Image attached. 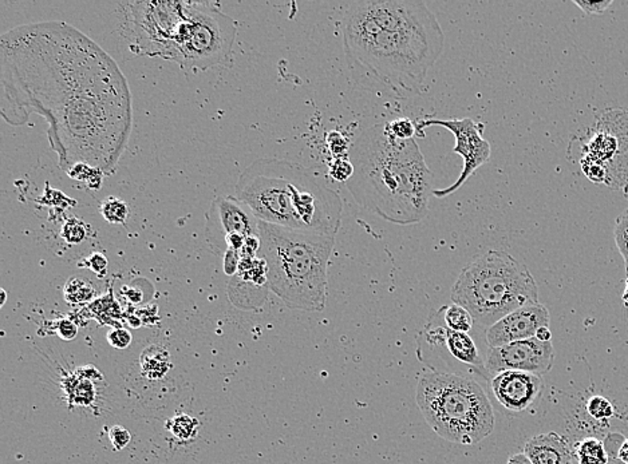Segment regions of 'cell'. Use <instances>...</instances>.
<instances>
[{
  "label": "cell",
  "mask_w": 628,
  "mask_h": 464,
  "mask_svg": "<svg viewBox=\"0 0 628 464\" xmlns=\"http://www.w3.org/2000/svg\"><path fill=\"white\" fill-rule=\"evenodd\" d=\"M3 119L49 123L59 167L111 171L131 131L129 86L106 51L65 22L18 26L0 37Z\"/></svg>",
  "instance_id": "cell-1"
},
{
  "label": "cell",
  "mask_w": 628,
  "mask_h": 464,
  "mask_svg": "<svg viewBox=\"0 0 628 464\" xmlns=\"http://www.w3.org/2000/svg\"><path fill=\"white\" fill-rule=\"evenodd\" d=\"M340 31L356 83L395 98L420 94L444 51L440 22L418 0L355 1L345 12Z\"/></svg>",
  "instance_id": "cell-2"
},
{
  "label": "cell",
  "mask_w": 628,
  "mask_h": 464,
  "mask_svg": "<svg viewBox=\"0 0 628 464\" xmlns=\"http://www.w3.org/2000/svg\"><path fill=\"white\" fill-rule=\"evenodd\" d=\"M349 157L354 175L346 187L361 207L397 225L425 220L433 174L414 138L398 139L379 123L362 131Z\"/></svg>",
  "instance_id": "cell-3"
},
{
  "label": "cell",
  "mask_w": 628,
  "mask_h": 464,
  "mask_svg": "<svg viewBox=\"0 0 628 464\" xmlns=\"http://www.w3.org/2000/svg\"><path fill=\"white\" fill-rule=\"evenodd\" d=\"M235 197L263 223L336 236L343 201L310 167L260 158L239 177Z\"/></svg>",
  "instance_id": "cell-4"
},
{
  "label": "cell",
  "mask_w": 628,
  "mask_h": 464,
  "mask_svg": "<svg viewBox=\"0 0 628 464\" xmlns=\"http://www.w3.org/2000/svg\"><path fill=\"white\" fill-rule=\"evenodd\" d=\"M259 257L267 264L268 288L291 309L326 308L333 234L294 230L259 221Z\"/></svg>",
  "instance_id": "cell-5"
},
{
  "label": "cell",
  "mask_w": 628,
  "mask_h": 464,
  "mask_svg": "<svg viewBox=\"0 0 628 464\" xmlns=\"http://www.w3.org/2000/svg\"><path fill=\"white\" fill-rule=\"evenodd\" d=\"M452 301L488 329L511 312L538 304V288L524 264L506 252L489 250L462 269L452 288Z\"/></svg>",
  "instance_id": "cell-6"
},
{
  "label": "cell",
  "mask_w": 628,
  "mask_h": 464,
  "mask_svg": "<svg viewBox=\"0 0 628 464\" xmlns=\"http://www.w3.org/2000/svg\"><path fill=\"white\" fill-rule=\"evenodd\" d=\"M417 404L430 428L452 443L476 445L495 428L492 403L469 376L438 371L422 375Z\"/></svg>",
  "instance_id": "cell-7"
},
{
  "label": "cell",
  "mask_w": 628,
  "mask_h": 464,
  "mask_svg": "<svg viewBox=\"0 0 628 464\" xmlns=\"http://www.w3.org/2000/svg\"><path fill=\"white\" fill-rule=\"evenodd\" d=\"M236 23L213 3L185 1L172 60L190 70H206L222 63L232 51Z\"/></svg>",
  "instance_id": "cell-8"
},
{
  "label": "cell",
  "mask_w": 628,
  "mask_h": 464,
  "mask_svg": "<svg viewBox=\"0 0 628 464\" xmlns=\"http://www.w3.org/2000/svg\"><path fill=\"white\" fill-rule=\"evenodd\" d=\"M129 8L131 50L140 55L172 60L185 1H133Z\"/></svg>",
  "instance_id": "cell-9"
},
{
  "label": "cell",
  "mask_w": 628,
  "mask_h": 464,
  "mask_svg": "<svg viewBox=\"0 0 628 464\" xmlns=\"http://www.w3.org/2000/svg\"><path fill=\"white\" fill-rule=\"evenodd\" d=\"M430 126H441L450 131L456 138V146L453 151L461 155L463 160L461 174L452 185L445 189H434L433 196L437 198H445L452 196L461 187L479 167L485 165L490 160L492 148L490 144L484 138L485 125L476 122L472 118L462 119H440V118H427L420 119L417 122V130H424Z\"/></svg>",
  "instance_id": "cell-10"
},
{
  "label": "cell",
  "mask_w": 628,
  "mask_h": 464,
  "mask_svg": "<svg viewBox=\"0 0 628 464\" xmlns=\"http://www.w3.org/2000/svg\"><path fill=\"white\" fill-rule=\"evenodd\" d=\"M206 240L216 252H226L233 239L259 236V220L236 197H217L206 216Z\"/></svg>",
  "instance_id": "cell-11"
},
{
  "label": "cell",
  "mask_w": 628,
  "mask_h": 464,
  "mask_svg": "<svg viewBox=\"0 0 628 464\" xmlns=\"http://www.w3.org/2000/svg\"><path fill=\"white\" fill-rule=\"evenodd\" d=\"M554 363L552 343H544L532 337L489 348L485 359V368L492 377L505 371L527 372L543 376L552 370Z\"/></svg>",
  "instance_id": "cell-12"
},
{
  "label": "cell",
  "mask_w": 628,
  "mask_h": 464,
  "mask_svg": "<svg viewBox=\"0 0 628 464\" xmlns=\"http://www.w3.org/2000/svg\"><path fill=\"white\" fill-rule=\"evenodd\" d=\"M550 311L540 302L522 307L486 329V344L489 348H496L513 341L532 338L540 328L550 327Z\"/></svg>",
  "instance_id": "cell-13"
},
{
  "label": "cell",
  "mask_w": 628,
  "mask_h": 464,
  "mask_svg": "<svg viewBox=\"0 0 628 464\" xmlns=\"http://www.w3.org/2000/svg\"><path fill=\"white\" fill-rule=\"evenodd\" d=\"M490 387L499 404L512 412L532 407L541 397L544 381L541 376L527 372H499L490 380Z\"/></svg>",
  "instance_id": "cell-14"
},
{
  "label": "cell",
  "mask_w": 628,
  "mask_h": 464,
  "mask_svg": "<svg viewBox=\"0 0 628 464\" xmlns=\"http://www.w3.org/2000/svg\"><path fill=\"white\" fill-rule=\"evenodd\" d=\"M524 454L534 464H572V449L567 439L556 432L534 436L524 447Z\"/></svg>",
  "instance_id": "cell-15"
},
{
  "label": "cell",
  "mask_w": 628,
  "mask_h": 464,
  "mask_svg": "<svg viewBox=\"0 0 628 464\" xmlns=\"http://www.w3.org/2000/svg\"><path fill=\"white\" fill-rule=\"evenodd\" d=\"M441 347L446 348V351L454 359V361L462 366H466L470 371L481 375L482 379L485 380L489 379L490 375L485 368V361L481 356L480 350L470 334L449 331L446 343Z\"/></svg>",
  "instance_id": "cell-16"
},
{
  "label": "cell",
  "mask_w": 628,
  "mask_h": 464,
  "mask_svg": "<svg viewBox=\"0 0 628 464\" xmlns=\"http://www.w3.org/2000/svg\"><path fill=\"white\" fill-rule=\"evenodd\" d=\"M154 350L156 347L148 348L142 354V372L151 380L164 377L170 368L167 351L157 348V352H154Z\"/></svg>",
  "instance_id": "cell-17"
},
{
  "label": "cell",
  "mask_w": 628,
  "mask_h": 464,
  "mask_svg": "<svg viewBox=\"0 0 628 464\" xmlns=\"http://www.w3.org/2000/svg\"><path fill=\"white\" fill-rule=\"evenodd\" d=\"M445 325L453 332L469 334L474 325V318L468 309L461 305L452 304L443 308Z\"/></svg>",
  "instance_id": "cell-18"
},
{
  "label": "cell",
  "mask_w": 628,
  "mask_h": 464,
  "mask_svg": "<svg viewBox=\"0 0 628 464\" xmlns=\"http://www.w3.org/2000/svg\"><path fill=\"white\" fill-rule=\"evenodd\" d=\"M576 458L579 464H607L609 456L603 443L595 438L583 439L576 446Z\"/></svg>",
  "instance_id": "cell-19"
},
{
  "label": "cell",
  "mask_w": 628,
  "mask_h": 464,
  "mask_svg": "<svg viewBox=\"0 0 628 464\" xmlns=\"http://www.w3.org/2000/svg\"><path fill=\"white\" fill-rule=\"evenodd\" d=\"M199 422L195 418H190L188 415H180L169 420L167 428L172 432V435L179 440H192L197 431H199Z\"/></svg>",
  "instance_id": "cell-20"
},
{
  "label": "cell",
  "mask_w": 628,
  "mask_h": 464,
  "mask_svg": "<svg viewBox=\"0 0 628 464\" xmlns=\"http://www.w3.org/2000/svg\"><path fill=\"white\" fill-rule=\"evenodd\" d=\"M94 298V288L89 281L72 277L65 286V298L70 304H79Z\"/></svg>",
  "instance_id": "cell-21"
},
{
  "label": "cell",
  "mask_w": 628,
  "mask_h": 464,
  "mask_svg": "<svg viewBox=\"0 0 628 464\" xmlns=\"http://www.w3.org/2000/svg\"><path fill=\"white\" fill-rule=\"evenodd\" d=\"M101 212H102L104 218L108 223L122 225L128 220L129 206L122 200H118L115 197H109L101 205Z\"/></svg>",
  "instance_id": "cell-22"
},
{
  "label": "cell",
  "mask_w": 628,
  "mask_h": 464,
  "mask_svg": "<svg viewBox=\"0 0 628 464\" xmlns=\"http://www.w3.org/2000/svg\"><path fill=\"white\" fill-rule=\"evenodd\" d=\"M615 242L625 260L626 275L628 276V209H626L618 218L615 225Z\"/></svg>",
  "instance_id": "cell-23"
},
{
  "label": "cell",
  "mask_w": 628,
  "mask_h": 464,
  "mask_svg": "<svg viewBox=\"0 0 628 464\" xmlns=\"http://www.w3.org/2000/svg\"><path fill=\"white\" fill-rule=\"evenodd\" d=\"M587 412L596 420H607L615 415L613 406L611 404L610 400L600 395L592 396L591 399L588 400Z\"/></svg>",
  "instance_id": "cell-24"
},
{
  "label": "cell",
  "mask_w": 628,
  "mask_h": 464,
  "mask_svg": "<svg viewBox=\"0 0 628 464\" xmlns=\"http://www.w3.org/2000/svg\"><path fill=\"white\" fill-rule=\"evenodd\" d=\"M329 175L335 182H345L347 184L354 175V165H352L350 157L343 158H335L330 164Z\"/></svg>",
  "instance_id": "cell-25"
},
{
  "label": "cell",
  "mask_w": 628,
  "mask_h": 464,
  "mask_svg": "<svg viewBox=\"0 0 628 464\" xmlns=\"http://www.w3.org/2000/svg\"><path fill=\"white\" fill-rule=\"evenodd\" d=\"M388 130L391 132V135H394L398 139L407 141V139H413L417 131V125H414L413 121H410L408 118H397L392 121L386 122Z\"/></svg>",
  "instance_id": "cell-26"
},
{
  "label": "cell",
  "mask_w": 628,
  "mask_h": 464,
  "mask_svg": "<svg viewBox=\"0 0 628 464\" xmlns=\"http://www.w3.org/2000/svg\"><path fill=\"white\" fill-rule=\"evenodd\" d=\"M327 146L333 155V160L349 157L352 150V145L347 138L340 131L336 130L330 131L327 134Z\"/></svg>",
  "instance_id": "cell-27"
},
{
  "label": "cell",
  "mask_w": 628,
  "mask_h": 464,
  "mask_svg": "<svg viewBox=\"0 0 628 464\" xmlns=\"http://www.w3.org/2000/svg\"><path fill=\"white\" fill-rule=\"evenodd\" d=\"M62 237L70 243H79L86 237L85 225L78 220H69L62 227Z\"/></svg>",
  "instance_id": "cell-28"
},
{
  "label": "cell",
  "mask_w": 628,
  "mask_h": 464,
  "mask_svg": "<svg viewBox=\"0 0 628 464\" xmlns=\"http://www.w3.org/2000/svg\"><path fill=\"white\" fill-rule=\"evenodd\" d=\"M573 3L587 15H600L606 12L611 6L612 0L604 1H581V0H573Z\"/></svg>",
  "instance_id": "cell-29"
},
{
  "label": "cell",
  "mask_w": 628,
  "mask_h": 464,
  "mask_svg": "<svg viewBox=\"0 0 628 464\" xmlns=\"http://www.w3.org/2000/svg\"><path fill=\"white\" fill-rule=\"evenodd\" d=\"M111 445L115 451H121L128 446L131 440V435L129 431L122 426H114L109 431Z\"/></svg>",
  "instance_id": "cell-30"
},
{
  "label": "cell",
  "mask_w": 628,
  "mask_h": 464,
  "mask_svg": "<svg viewBox=\"0 0 628 464\" xmlns=\"http://www.w3.org/2000/svg\"><path fill=\"white\" fill-rule=\"evenodd\" d=\"M108 260L102 253H92L86 260L81 262L79 265H85L88 269L97 273L99 277H104L108 272Z\"/></svg>",
  "instance_id": "cell-31"
},
{
  "label": "cell",
  "mask_w": 628,
  "mask_h": 464,
  "mask_svg": "<svg viewBox=\"0 0 628 464\" xmlns=\"http://www.w3.org/2000/svg\"><path fill=\"white\" fill-rule=\"evenodd\" d=\"M111 347L117 350H125L131 344V334L126 329H114L106 336Z\"/></svg>",
  "instance_id": "cell-32"
},
{
  "label": "cell",
  "mask_w": 628,
  "mask_h": 464,
  "mask_svg": "<svg viewBox=\"0 0 628 464\" xmlns=\"http://www.w3.org/2000/svg\"><path fill=\"white\" fill-rule=\"evenodd\" d=\"M240 259V252H238V250L228 249V250L224 253V272H225L228 276H235V275H238Z\"/></svg>",
  "instance_id": "cell-33"
},
{
  "label": "cell",
  "mask_w": 628,
  "mask_h": 464,
  "mask_svg": "<svg viewBox=\"0 0 628 464\" xmlns=\"http://www.w3.org/2000/svg\"><path fill=\"white\" fill-rule=\"evenodd\" d=\"M58 334L63 338V340H73L76 337V334H78V329H76V327H75L74 324L70 321V320H62L59 324H58Z\"/></svg>",
  "instance_id": "cell-34"
},
{
  "label": "cell",
  "mask_w": 628,
  "mask_h": 464,
  "mask_svg": "<svg viewBox=\"0 0 628 464\" xmlns=\"http://www.w3.org/2000/svg\"><path fill=\"white\" fill-rule=\"evenodd\" d=\"M535 337H536L537 340H540V341L551 343V340H552V332H551L550 327H543V328H540V329L537 331Z\"/></svg>",
  "instance_id": "cell-35"
},
{
  "label": "cell",
  "mask_w": 628,
  "mask_h": 464,
  "mask_svg": "<svg viewBox=\"0 0 628 464\" xmlns=\"http://www.w3.org/2000/svg\"><path fill=\"white\" fill-rule=\"evenodd\" d=\"M506 464H534L532 463V461L524 454V452H520V454H516V455H513V456H511L509 458V461H508V463Z\"/></svg>",
  "instance_id": "cell-36"
},
{
  "label": "cell",
  "mask_w": 628,
  "mask_h": 464,
  "mask_svg": "<svg viewBox=\"0 0 628 464\" xmlns=\"http://www.w3.org/2000/svg\"><path fill=\"white\" fill-rule=\"evenodd\" d=\"M619 459L625 464H628V439L620 446L619 449Z\"/></svg>",
  "instance_id": "cell-37"
},
{
  "label": "cell",
  "mask_w": 628,
  "mask_h": 464,
  "mask_svg": "<svg viewBox=\"0 0 628 464\" xmlns=\"http://www.w3.org/2000/svg\"><path fill=\"white\" fill-rule=\"evenodd\" d=\"M623 304H625L626 308H628V276L627 279H626V289H625V293H623Z\"/></svg>",
  "instance_id": "cell-38"
},
{
  "label": "cell",
  "mask_w": 628,
  "mask_h": 464,
  "mask_svg": "<svg viewBox=\"0 0 628 464\" xmlns=\"http://www.w3.org/2000/svg\"><path fill=\"white\" fill-rule=\"evenodd\" d=\"M0 293H1V301H0V307H3V305H4V302H6L7 295H6V291H4V289H1V291H0Z\"/></svg>",
  "instance_id": "cell-39"
}]
</instances>
